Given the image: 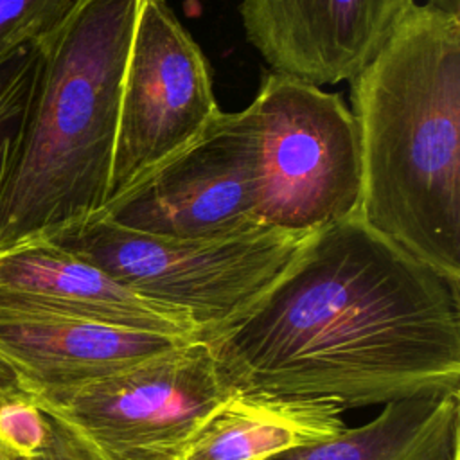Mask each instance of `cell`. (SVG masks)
I'll list each match as a JSON object with an SVG mask.
<instances>
[{
  "label": "cell",
  "instance_id": "obj_1",
  "mask_svg": "<svg viewBox=\"0 0 460 460\" xmlns=\"http://www.w3.org/2000/svg\"><path fill=\"white\" fill-rule=\"evenodd\" d=\"M210 341L237 388L343 411L460 394V284L354 216L311 234L257 307Z\"/></svg>",
  "mask_w": 460,
  "mask_h": 460
},
{
  "label": "cell",
  "instance_id": "obj_2",
  "mask_svg": "<svg viewBox=\"0 0 460 460\" xmlns=\"http://www.w3.org/2000/svg\"><path fill=\"white\" fill-rule=\"evenodd\" d=\"M359 216L460 284V18L413 4L350 79Z\"/></svg>",
  "mask_w": 460,
  "mask_h": 460
},
{
  "label": "cell",
  "instance_id": "obj_3",
  "mask_svg": "<svg viewBox=\"0 0 460 460\" xmlns=\"http://www.w3.org/2000/svg\"><path fill=\"white\" fill-rule=\"evenodd\" d=\"M142 0H77L36 43L38 75L0 210V252L108 201L126 61Z\"/></svg>",
  "mask_w": 460,
  "mask_h": 460
},
{
  "label": "cell",
  "instance_id": "obj_4",
  "mask_svg": "<svg viewBox=\"0 0 460 460\" xmlns=\"http://www.w3.org/2000/svg\"><path fill=\"white\" fill-rule=\"evenodd\" d=\"M309 235L279 230L176 239L90 217L49 239L155 304L187 314L212 340L244 320L289 270Z\"/></svg>",
  "mask_w": 460,
  "mask_h": 460
},
{
  "label": "cell",
  "instance_id": "obj_5",
  "mask_svg": "<svg viewBox=\"0 0 460 460\" xmlns=\"http://www.w3.org/2000/svg\"><path fill=\"white\" fill-rule=\"evenodd\" d=\"M234 390L214 343L199 338L122 372L31 397L90 460H178Z\"/></svg>",
  "mask_w": 460,
  "mask_h": 460
},
{
  "label": "cell",
  "instance_id": "obj_6",
  "mask_svg": "<svg viewBox=\"0 0 460 460\" xmlns=\"http://www.w3.org/2000/svg\"><path fill=\"white\" fill-rule=\"evenodd\" d=\"M250 106L257 128L261 223L311 235L359 216V131L343 99L270 72Z\"/></svg>",
  "mask_w": 460,
  "mask_h": 460
},
{
  "label": "cell",
  "instance_id": "obj_7",
  "mask_svg": "<svg viewBox=\"0 0 460 460\" xmlns=\"http://www.w3.org/2000/svg\"><path fill=\"white\" fill-rule=\"evenodd\" d=\"M95 216L176 239H225L268 230L259 217L252 106L235 113L219 111L190 144L110 199Z\"/></svg>",
  "mask_w": 460,
  "mask_h": 460
},
{
  "label": "cell",
  "instance_id": "obj_8",
  "mask_svg": "<svg viewBox=\"0 0 460 460\" xmlns=\"http://www.w3.org/2000/svg\"><path fill=\"white\" fill-rule=\"evenodd\" d=\"M219 111L199 45L167 0H142L124 70L108 201L190 144Z\"/></svg>",
  "mask_w": 460,
  "mask_h": 460
},
{
  "label": "cell",
  "instance_id": "obj_9",
  "mask_svg": "<svg viewBox=\"0 0 460 460\" xmlns=\"http://www.w3.org/2000/svg\"><path fill=\"white\" fill-rule=\"evenodd\" d=\"M413 0H243L248 41L271 72L323 86L350 81L383 49Z\"/></svg>",
  "mask_w": 460,
  "mask_h": 460
},
{
  "label": "cell",
  "instance_id": "obj_10",
  "mask_svg": "<svg viewBox=\"0 0 460 460\" xmlns=\"http://www.w3.org/2000/svg\"><path fill=\"white\" fill-rule=\"evenodd\" d=\"M0 305L203 338L187 314L142 298L102 270L43 239L0 252Z\"/></svg>",
  "mask_w": 460,
  "mask_h": 460
},
{
  "label": "cell",
  "instance_id": "obj_11",
  "mask_svg": "<svg viewBox=\"0 0 460 460\" xmlns=\"http://www.w3.org/2000/svg\"><path fill=\"white\" fill-rule=\"evenodd\" d=\"M185 341L192 338L0 305V359L31 395L122 372Z\"/></svg>",
  "mask_w": 460,
  "mask_h": 460
},
{
  "label": "cell",
  "instance_id": "obj_12",
  "mask_svg": "<svg viewBox=\"0 0 460 460\" xmlns=\"http://www.w3.org/2000/svg\"><path fill=\"white\" fill-rule=\"evenodd\" d=\"M332 402L234 390L194 431L178 460H270L347 428Z\"/></svg>",
  "mask_w": 460,
  "mask_h": 460
},
{
  "label": "cell",
  "instance_id": "obj_13",
  "mask_svg": "<svg viewBox=\"0 0 460 460\" xmlns=\"http://www.w3.org/2000/svg\"><path fill=\"white\" fill-rule=\"evenodd\" d=\"M460 394L411 397L381 406L361 426L270 460H458Z\"/></svg>",
  "mask_w": 460,
  "mask_h": 460
},
{
  "label": "cell",
  "instance_id": "obj_14",
  "mask_svg": "<svg viewBox=\"0 0 460 460\" xmlns=\"http://www.w3.org/2000/svg\"><path fill=\"white\" fill-rule=\"evenodd\" d=\"M38 61L36 43H29L0 61V210L23 133Z\"/></svg>",
  "mask_w": 460,
  "mask_h": 460
},
{
  "label": "cell",
  "instance_id": "obj_15",
  "mask_svg": "<svg viewBox=\"0 0 460 460\" xmlns=\"http://www.w3.org/2000/svg\"><path fill=\"white\" fill-rule=\"evenodd\" d=\"M54 426L31 394L0 401V449L11 460H31L47 451Z\"/></svg>",
  "mask_w": 460,
  "mask_h": 460
},
{
  "label": "cell",
  "instance_id": "obj_16",
  "mask_svg": "<svg viewBox=\"0 0 460 460\" xmlns=\"http://www.w3.org/2000/svg\"><path fill=\"white\" fill-rule=\"evenodd\" d=\"M77 0H0V61L52 31Z\"/></svg>",
  "mask_w": 460,
  "mask_h": 460
},
{
  "label": "cell",
  "instance_id": "obj_17",
  "mask_svg": "<svg viewBox=\"0 0 460 460\" xmlns=\"http://www.w3.org/2000/svg\"><path fill=\"white\" fill-rule=\"evenodd\" d=\"M54 426V422H52ZM31 460H90L86 458L56 426H54V435H52V442L47 447L45 453H41L36 458Z\"/></svg>",
  "mask_w": 460,
  "mask_h": 460
},
{
  "label": "cell",
  "instance_id": "obj_18",
  "mask_svg": "<svg viewBox=\"0 0 460 460\" xmlns=\"http://www.w3.org/2000/svg\"><path fill=\"white\" fill-rule=\"evenodd\" d=\"M20 394H27V392L22 388L16 374L0 359V401L20 395Z\"/></svg>",
  "mask_w": 460,
  "mask_h": 460
},
{
  "label": "cell",
  "instance_id": "obj_19",
  "mask_svg": "<svg viewBox=\"0 0 460 460\" xmlns=\"http://www.w3.org/2000/svg\"><path fill=\"white\" fill-rule=\"evenodd\" d=\"M424 5L438 13L460 18V0H426Z\"/></svg>",
  "mask_w": 460,
  "mask_h": 460
},
{
  "label": "cell",
  "instance_id": "obj_20",
  "mask_svg": "<svg viewBox=\"0 0 460 460\" xmlns=\"http://www.w3.org/2000/svg\"><path fill=\"white\" fill-rule=\"evenodd\" d=\"M0 460H11V458H9V456L0 449Z\"/></svg>",
  "mask_w": 460,
  "mask_h": 460
}]
</instances>
